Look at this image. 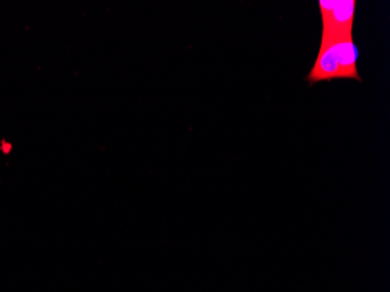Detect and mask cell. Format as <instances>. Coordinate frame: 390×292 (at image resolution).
<instances>
[{"mask_svg":"<svg viewBox=\"0 0 390 292\" xmlns=\"http://www.w3.org/2000/svg\"><path fill=\"white\" fill-rule=\"evenodd\" d=\"M358 57L359 52L353 40V34L322 40L315 64L305 80L311 86L335 79L357 80L361 82Z\"/></svg>","mask_w":390,"mask_h":292,"instance_id":"1","label":"cell"},{"mask_svg":"<svg viewBox=\"0 0 390 292\" xmlns=\"http://www.w3.org/2000/svg\"><path fill=\"white\" fill-rule=\"evenodd\" d=\"M318 4L323 21L322 40L353 34L357 10L355 0H320Z\"/></svg>","mask_w":390,"mask_h":292,"instance_id":"2","label":"cell"}]
</instances>
